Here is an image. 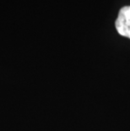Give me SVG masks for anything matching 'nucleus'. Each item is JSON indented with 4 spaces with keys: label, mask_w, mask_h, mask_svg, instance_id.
Instances as JSON below:
<instances>
[{
    "label": "nucleus",
    "mask_w": 130,
    "mask_h": 131,
    "mask_svg": "<svg viewBox=\"0 0 130 131\" xmlns=\"http://www.w3.org/2000/svg\"><path fill=\"white\" fill-rule=\"evenodd\" d=\"M115 26L121 36L130 39V6L121 9L116 19Z\"/></svg>",
    "instance_id": "1"
}]
</instances>
